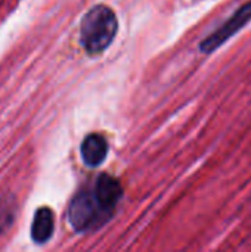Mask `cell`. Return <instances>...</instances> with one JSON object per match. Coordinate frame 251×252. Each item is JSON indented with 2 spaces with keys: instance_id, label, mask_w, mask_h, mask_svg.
I'll return each instance as SVG.
<instances>
[{
  "instance_id": "6",
  "label": "cell",
  "mask_w": 251,
  "mask_h": 252,
  "mask_svg": "<svg viewBox=\"0 0 251 252\" xmlns=\"http://www.w3.org/2000/svg\"><path fill=\"white\" fill-rule=\"evenodd\" d=\"M55 223H53V213L49 208H40L37 210L33 226H31V238L37 244L47 242L53 235Z\"/></svg>"
},
{
  "instance_id": "5",
  "label": "cell",
  "mask_w": 251,
  "mask_h": 252,
  "mask_svg": "<svg viewBox=\"0 0 251 252\" xmlns=\"http://www.w3.org/2000/svg\"><path fill=\"white\" fill-rule=\"evenodd\" d=\"M108 152V143L101 134H89L81 143V158L86 165L98 167L104 162Z\"/></svg>"
},
{
  "instance_id": "4",
  "label": "cell",
  "mask_w": 251,
  "mask_h": 252,
  "mask_svg": "<svg viewBox=\"0 0 251 252\" xmlns=\"http://www.w3.org/2000/svg\"><path fill=\"white\" fill-rule=\"evenodd\" d=\"M93 192H95L96 198L99 199V202L107 210L114 213V210H115V207L121 198L123 189H121V185L117 179H114L108 174H102L98 177L95 188H93Z\"/></svg>"
},
{
  "instance_id": "2",
  "label": "cell",
  "mask_w": 251,
  "mask_h": 252,
  "mask_svg": "<svg viewBox=\"0 0 251 252\" xmlns=\"http://www.w3.org/2000/svg\"><path fill=\"white\" fill-rule=\"evenodd\" d=\"M112 213L107 210L93 190H83L74 196L68 208V220L74 230L89 232L101 227L111 219Z\"/></svg>"
},
{
  "instance_id": "1",
  "label": "cell",
  "mask_w": 251,
  "mask_h": 252,
  "mask_svg": "<svg viewBox=\"0 0 251 252\" xmlns=\"http://www.w3.org/2000/svg\"><path fill=\"white\" fill-rule=\"evenodd\" d=\"M118 22L114 10L105 4L92 7L81 21L80 41L90 55L102 53L114 40Z\"/></svg>"
},
{
  "instance_id": "7",
  "label": "cell",
  "mask_w": 251,
  "mask_h": 252,
  "mask_svg": "<svg viewBox=\"0 0 251 252\" xmlns=\"http://www.w3.org/2000/svg\"><path fill=\"white\" fill-rule=\"evenodd\" d=\"M12 220H13V205L7 204V201H6V202L0 204V232L7 229L10 226Z\"/></svg>"
},
{
  "instance_id": "3",
  "label": "cell",
  "mask_w": 251,
  "mask_h": 252,
  "mask_svg": "<svg viewBox=\"0 0 251 252\" xmlns=\"http://www.w3.org/2000/svg\"><path fill=\"white\" fill-rule=\"evenodd\" d=\"M251 19V1L246 3L243 7H240L232 18L225 22L216 32H213L212 35H209L201 44H200V50L204 53H212L213 50H216L219 46H222L231 35H234L237 31H240L249 21Z\"/></svg>"
}]
</instances>
